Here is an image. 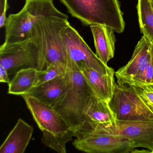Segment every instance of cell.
Listing matches in <instances>:
<instances>
[{
    "label": "cell",
    "instance_id": "1",
    "mask_svg": "<svg viewBox=\"0 0 153 153\" xmlns=\"http://www.w3.org/2000/svg\"><path fill=\"white\" fill-rule=\"evenodd\" d=\"M21 96L42 132V143L58 153H66V144L74 137V131L68 123L52 106L31 96Z\"/></svg>",
    "mask_w": 153,
    "mask_h": 153
},
{
    "label": "cell",
    "instance_id": "25",
    "mask_svg": "<svg viewBox=\"0 0 153 153\" xmlns=\"http://www.w3.org/2000/svg\"><path fill=\"white\" fill-rule=\"evenodd\" d=\"M150 2H151V4H152V7L153 8V0H150Z\"/></svg>",
    "mask_w": 153,
    "mask_h": 153
},
{
    "label": "cell",
    "instance_id": "11",
    "mask_svg": "<svg viewBox=\"0 0 153 153\" xmlns=\"http://www.w3.org/2000/svg\"><path fill=\"white\" fill-rule=\"evenodd\" d=\"M109 134L128 139L134 149L141 147L153 152V120L116 121V127Z\"/></svg>",
    "mask_w": 153,
    "mask_h": 153
},
{
    "label": "cell",
    "instance_id": "22",
    "mask_svg": "<svg viewBox=\"0 0 153 153\" xmlns=\"http://www.w3.org/2000/svg\"><path fill=\"white\" fill-rule=\"evenodd\" d=\"M10 81L7 70L2 66H0V82L9 85Z\"/></svg>",
    "mask_w": 153,
    "mask_h": 153
},
{
    "label": "cell",
    "instance_id": "21",
    "mask_svg": "<svg viewBox=\"0 0 153 153\" xmlns=\"http://www.w3.org/2000/svg\"><path fill=\"white\" fill-rule=\"evenodd\" d=\"M9 7L8 4V0H0V27H5L7 19V12Z\"/></svg>",
    "mask_w": 153,
    "mask_h": 153
},
{
    "label": "cell",
    "instance_id": "7",
    "mask_svg": "<svg viewBox=\"0 0 153 153\" xmlns=\"http://www.w3.org/2000/svg\"><path fill=\"white\" fill-rule=\"evenodd\" d=\"M0 66L7 70L9 76L22 69H45L44 59L40 46L32 38L19 42H4L1 45Z\"/></svg>",
    "mask_w": 153,
    "mask_h": 153
},
{
    "label": "cell",
    "instance_id": "9",
    "mask_svg": "<svg viewBox=\"0 0 153 153\" xmlns=\"http://www.w3.org/2000/svg\"><path fill=\"white\" fill-rule=\"evenodd\" d=\"M62 35L68 63L73 62L79 67L84 65L102 74L115 73L113 69L104 64L93 52L78 32L70 24L64 27Z\"/></svg>",
    "mask_w": 153,
    "mask_h": 153
},
{
    "label": "cell",
    "instance_id": "2",
    "mask_svg": "<svg viewBox=\"0 0 153 153\" xmlns=\"http://www.w3.org/2000/svg\"><path fill=\"white\" fill-rule=\"evenodd\" d=\"M71 16L84 26L105 25L118 33L125 29L123 13L118 0H59Z\"/></svg>",
    "mask_w": 153,
    "mask_h": 153
},
{
    "label": "cell",
    "instance_id": "6",
    "mask_svg": "<svg viewBox=\"0 0 153 153\" xmlns=\"http://www.w3.org/2000/svg\"><path fill=\"white\" fill-rule=\"evenodd\" d=\"M72 145L77 150L88 153H131L129 140L104 132L101 127L85 121L74 131Z\"/></svg>",
    "mask_w": 153,
    "mask_h": 153
},
{
    "label": "cell",
    "instance_id": "24",
    "mask_svg": "<svg viewBox=\"0 0 153 153\" xmlns=\"http://www.w3.org/2000/svg\"><path fill=\"white\" fill-rule=\"evenodd\" d=\"M150 54H151V61H152L153 67V42H150Z\"/></svg>",
    "mask_w": 153,
    "mask_h": 153
},
{
    "label": "cell",
    "instance_id": "16",
    "mask_svg": "<svg viewBox=\"0 0 153 153\" xmlns=\"http://www.w3.org/2000/svg\"><path fill=\"white\" fill-rule=\"evenodd\" d=\"M94 42L96 54L105 65L114 57L116 38L114 30L103 25L90 26Z\"/></svg>",
    "mask_w": 153,
    "mask_h": 153
},
{
    "label": "cell",
    "instance_id": "8",
    "mask_svg": "<svg viewBox=\"0 0 153 153\" xmlns=\"http://www.w3.org/2000/svg\"><path fill=\"white\" fill-rule=\"evenodd\" d=\"M109 104L116 120H153V112L133 86L115 83L113 96Z\"/></svg>",
    "mask_w": 153,
    "mask_h": 153
},
{
    "label": "cell",
    "instance_id": "4",
    "mask_svg": "<svg viewBox=\"0 0 153 153\" xmlns=\"http://www.w3.org/2000/svg\"><path fill=\"white\" fill-rule=\"evenodd\" d=\"M53 16L68 18L67 15L56 8L53 0H25L20 11L7 17L4 42L13 43L31 39L36 23L42 19Z\"/></svg>",
    "mask_w": 153,
    "mask_h": 153
},
{
    "label": "cell",
    "instance_id": "10",
    "mask_svg": "<svg viewBox=\"0 0 153 153\" xmlns=\"http://www.w3.org/2000/svg\"><path fill=\"white\" fill-rule=\"evenodd\" d=\"M151 59L150 41L143 36L128 62L115 72L117 84L143 87L145 71Z\"/></svg>",
    "mask_w": 153,
    "mask_h": 153
},
{
    "label": "cell",
    "instance_id": "14",
    "mask_svg": "<svg viewBox=\"0 0 153 153\" xmlns=\"http://www.w3.org/2000/svg\"><path fill=\"white\" fill-rule=\"evenodd\" d=\"M83 76L94 93L109 103L114 93L115 73L104 74L84 65L80 66Z\"/></svg>",
    "mask_w": 153,
    "mask_h": 153
},
{
    "label": "cell",
    "instance_id": "23",
    "mask_svg": "<svg viewBox=\"0 0 153 153\" xmlns=\"http://www.w3.org/2000/svg\"><path fill=\"white\" fill-rule=\"evenodd\" d=\"M152 153L151 151L147 149V150H145V149H142V150H138V149H136V148L132 150V152L131 153Z\"/></svg>",
    "mask_w": 153,
    "mask_h": 153
},
{
    "label": "cell",
    "instance_id": "3",
    "mask_svg": "<svg viewBox=\"0 0 153 153\" xmlns=\"http://www.w3.org/2000/svg\"><path fill=\"white\" fill-rule=\"evenodd\" d=\"M66 76L68 91L61 102L53 108L74 132L85 121L84 113L94 93L86 81L77 64L69 62Z\"/></svg>",
    "mask_w": 153,
    "mask_h": 153
},
{
    "label": "cell",
    "instance_id": "17",
    "mask_svg": "<svg viewBox=\"0 0 153 153\" xmlns=\"http://www.w3.org/2000/svg\"><path fill=\"white\" fill-rule=\"evenodd\" d=\"M38 71L33 68L22 69L18 71L8 85V94L19 96L27 94L35 86Z\"/></svg>",
    "mask_w": 153,
    "mask_h": 153
},
{
    "label": "cell",
    "instance_id": "15",
    "mask_svg": "<svg viewBox=\"0 0 153 153\" xmlns=\"http://www.w3.org/2000/svg\"><path fill=\"white\" fill-rule=\"evenodd\" d=\"M33 128L20 118L0 147L1 153H24L33 136Z\"/></svg>",
    "mask_w": 153,
    "mask_h": 153
},
{
    "label": "cell",
    "instance_id": "12",
    "mask_svg": "<svg viewBox=\"0 0 153 153\" xmlns=\"http://www.w3.org/2000/svg\"><path fill=\"white\" fill-rule=\"evenodd\" d=\"M68 89L66 72L64 75L34 87L25 95L33 97L53 108L63 99Z\"/></svg>",
    "mask_w": 153,
    "mask_h": 153
},
{
    "label": "cell",
    "instance_id": "18",
    "mask_svg": "<svg viewBox=\"0 0 153 153\" xmlns=\"http://www.w3.org/2000/svg\"><path fill=\"white\" fill-rule=\"evenodd\" d=\"M137 9L141 33L153 42V8L150 0H137Z\"/></svg>",
    "mask_w": 153,
    "mask_h": 153
},
{
    "label": "cell",
    "instance_id": "20",
    "mask_svg": "<svg viewBox=\"0 0 153 153\" xmlns=\"http://www.w3.org/2000/svg\"><path fill=\"white\" fill-rule=\"evenodd\" d=\"M136 88L139 95L153 112V86H145Z\"/></svg>",
    "mask_w": 153,
    "mask_h": 153
},
{
    "label": "cell",
    "instance_id": "13",
    "mask_svg": "<svg viewBox=\"0 0 153 153\" xmlns=\"http://www.w3.org/2000/svg\"><path fill=\"white\" fill-rule=\"evenodd\" d=\"M84 115L86 121L101 125L106 129L107 134L116 127L117 120L109 103L95 93L91 97Z\"/></svg>",
    "mask_w": 153,
    "mask_h": 153
},
{
    "label": "cell",
    "instance_id": "19",
    "mask_svg": "<svg viewBox=\"0 0 153 153\" xmlns=\"http://www.w3.org/2000/svg\"><path fill=\"white\" fill-rule=\"evenodd\" d=\"M67 70V66L63 64L53 63L50 64L44 70H38L37 82L35 87L53 79L61 75H64L66 73Z\"/></svg>",
    "mask_w": 153,
    "mask_h": 153
},
{
    "label": "cell",
    "instance_id": "5",
    "mask_svg": "<svg viewBox=\"0 0 153 153\" xmlns=\"http://www.w3.org/2000/svg\"><path fill=\"white\" fill-rule=\"evenodd\" d=\"M69 24L68 19L53 16L42 19L34 26L31 38L40 46L45 69L53 63L67 66L68 58L62 33Z\"/></svg>",
    "mask_w": 153,
    "mask_h": 153
}]
</instances>
